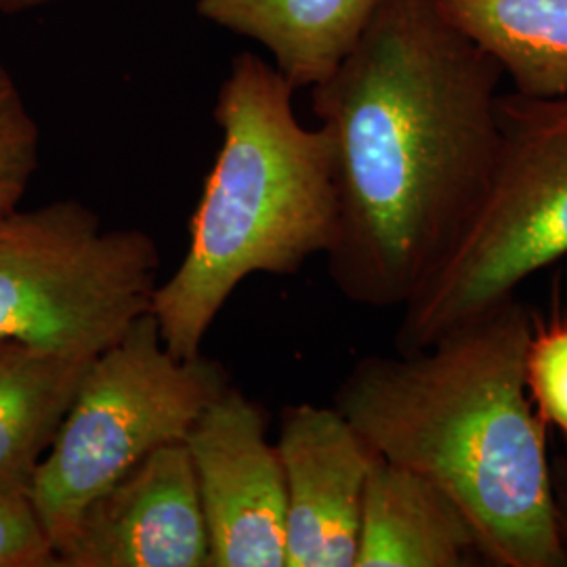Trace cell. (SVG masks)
Returning a JSON list of instances; mask_svg holds the SVG:
<instances>
[{"mask_svg":"<svg viewBox=\"0 0 567 567\" xmlns=\"http://www.w3.org/2000/svg\"><path fill=\"white\" fill-rule=\"evenodd\" d=\"M41 133L20 89L0 63V217L18 208L39 166Z\"/></svg>","mask_w":567,"mask_h":567,"instance_id":"cell-14","label":"cell"},{"mask_svg":"<svg viewBox=\"0 0 567 567\" xmlns=\"http://www.w3.org/2000/svg\"><path fill=\"white\" fill-rule=\"evenodd\" d=\"M524 372L532 404L567 440V318L534 322Z\"/></svg>","mask_w":567,"mask_h":567,"instance_id":"cell-15","label":"cell"},{"mask_svg":"<svg viewBox=\"0 0 567 567\" xmlns=\"http://www.w3.org/2000/svg\"><path fill=\"white\" fill-rule=\"evenodd\" d=\"M210 545V567H286V480L264 405L221 391L185 437Z\"/></svg>","mask_w":567,"mask_h":567,"instance_id":"cell-7","label":"cell"},{"mask_svg":"<svg viewBox=\"0 0 567 567\" xmlns=\"http://www.w3.org/2000/svg\"><path fill=\"white\" fill-rule=\"evenodd\" d=\"M60 567H210V545L185 442L158 447L79 519Z\"/></svg>","mask_w":567,"mask_h":567,"instance_id":"cell-8","label":"cell"},{"mask_svg":"<svg viewBox=\"0 0 567 567\" xmlns=\"http://www.w3.org/2000/svg\"><path fill=\"white\" fill-rule=\"evenodd\" d=\"M501 154L486 200L444 265L402 307L395 351L425 349L452 326L517 297L567 257V95L498 97Z\"/></svg>","mask_w":567,"mask_h":567,"instance_id":"cell-4","label":"cell"},{"mask_svg":"<svg viewBox=\"0 0 567 567\" xmlns=\"http://www.w3.org/2000/svg\"><path fill=\"white\" fill-rule=\"evenodd\" d=\"M53 0H0V13L4 16H18L25 11L41 9L44 4H51Z\"/></svg>","mask_w":567,"mask_h":567,"instance_id":"cell-18","label":"cell"},{"mask_svg":"<svg viewBox=\"0 0 567 567\" xmlns=\"http://www.w3.org/2000/svg\"><path fill=\"white\" fill-rule=\"evenodd\" d=\"M58 566V553L30 494L0 496V567Z\"/></svg>","mask_w":567,"mask_h":567,"instance_id":"cell-16","label":"cell"},{"mask_svg":"<svg viewBox=\"0 0 567 567\" xmlns=\"http://www.w3.org/2000/svg\"><path fill=\"white\" fill-rule=\"evenodd\" d=\"M161 250L81 200L0 217V341L97 358L152 311Z\"/></svg>","mask_w":567,"mask_h":567,"instance_id":"cell-6","label":"cell"},{"mask_svg":"<svg viewBox=\"0 0 567 567\" xmlns=\"http://www.w3.org/2000/svg\"><path fill=\"white\" fill-rule=\"evenodd\" d=\"M381 0H198L204 20L264 44L288 84L326 81L362 39Z\"/></svg>","mask_w":567,"mask_h":567,"instance_id":"cell-11","label":"cell"},{"mask_svg":"<svg viewBox=\"0 0 567 567\" xmlns=\"http://www.w3.org/2000/svg\"><path fill=\"white\" fill-rule=\"evenodd\" d=\"M295 89L267 61H231L215 105L221 147L189 219L179 267L158 284L152 316L177 358L203 353L240 284L295 276L324 255L337 221L332 143L292 110Z\"/></svg>","mask_w":567,"mask_h":567,"instance_id":"cell-3","label":"cell"},{"mask_svg":"<svg viewBox=\"0 0 567 567\" xmlns=\"http://www.w3.org/2000/svg\"><path fill=\"white\" fill-rule=\"evenodd\" d=\"M550 494L557 536L567 557V458L564 456L550 458Z\"/></svg>","mask_w":567,"mask_h":567,"instance_id":"cell-17","label":"cell"},{"mask_svg":"<svg viewBox=\"0 0 567 567\" xmlns=\"http://www.w3.org/2000/svg\"><path fill=\"white\" fill-rule=\"evenodd\" d=\"M93 360L0 341V496L30 494Z\"/></svg>","mask_w":567,"mask_h":567,"instance_id":"cell-12","label":"cell"},{"mask_svg":"<svg viewBox=\"0 0 567 567\" xmlns=\"http://www.w3.org/2000/svg\"><path fill=\"white\" fill-rule=\"evenodd\" d=\"M503 79L435 0H381L311 86L337 185L326 265L347 301L402 309L463 240L501 154Z\"/></svg>","mask_w":567,"mask_h":567,"instance_id":"cell-1","label":"cell"},{"mask_svg":"<svg viewBox=\"0 0 567 567\" xmlns=\"http://www.w3.org/2000/svg\"><path fill=\"white\" fill-rule=\"evenodd\" d=\"M486 566L463 508L425 475L383 456L372 465L355 567Z\"/></svg>","mask_w":567,"mask_h":567,"instance_id":"cell-10","label":"cell"},{"mask_svg":"<svg viewBox=\"0 0 567 567\" xmlns=\"http://www.w3.org/2000/svg\"><path fill=\"white\" fill-rule=\"evenodd\" d=\"M276 446L286 480V567H355L379 454L337 405H288Z\"/></svg>","mask_w":567,"mask_h":567,"instance_id":"cell-9","label":"cell"},{"mask_svg":"<svg viewBox=\"0 0 567 567\" xmlns=\"http://www.w3.org/2000/svg\"><path fill=\"white\" fill-rule=\"evenodd\" d=\"M461 34L496 61L513 91L567 95V0H435Z\"/></svg>","mask_w":567,"mask_h":567,"instance_id":"cell-13","label":"cell"},{"mask_svg":"<svg viewBox=\"0 0 567 567\" xmlns=\"http://www.w3.org/2000/svg\"><path fill=\"white\" fill-rule=\"evenodd\" d=\"M534 316L517 297L433 343L358 360L334 405L370 447L450 494L486 566L567 567L557 536L547 423L526 389Z\"/></svg>","mask_w":567,"mask_h":567,"instance_id":"cell-2","label":"cell"},{"mask_svg":"<svg viewBox=\"0 0 567 567\" xmlns=\"http://www.w3.org/2000/svg\"><path fill=\"white\" fill-rule=\"evenodd\" d=\"M229 385L221 362L177 358L152 313L93 358L30 489L55 553L84 508L158 447L185 442Z\"/></svg>","mask_w":567,"mask_h":567,"instance_id":"cell-5","label":"cell"}]
</instances>
